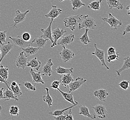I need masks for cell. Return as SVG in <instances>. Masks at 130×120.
<instances>
[{
    "label": "cell",
    "mask_w": 130,
    "mask_h": 120,
    "mask_svg": "<svg viewBox=\"0 0 130 120\" xmlns=\"http://www.w3.org/2000/svg\"><path fill=\"white\" fill-rule=\"evenodd\" d=\"M78 30L84 28L89 29H94L96 26L95 20L91 16L88 15H81L79 17Z\"/></svg>",
    "instance_id": "obj_1"
},
{
    "label": "cell",
    "mask_w": 130,
    "mask_h": 120,
    "mask_svg": "<svg viewBox=\"0 0 130 120\" xmlns=\"http://www.w3.org/2000/svg\"><path fill=\"white\" fill-rule=\"evenodd\" d=\"M79 17L78 15H71L66 18L63 20L65 27L69 28L72 31H74L78 24Z\"/></svg>",
    "instance_id": "obj_2"
},
{
    "label": "cell",
    "mask_w": 130,
    "mask_h": 120,
    "mask_svg": "<svg viewBox=\"0 0 130 120\" xmlns=\"http://www.w3.org/2000/svg\"><path fill=\"white\" fill-rule=\"evenodd\" d=\"M108 16L109 17L103 18H102V20L105 21L106 22L108 23L110 25L111 27L113 28L115 30H117V28L120 26L122 25V23L121 20H118L116 18L113 16L111 13H108Z\"/></svg>",
    "instance_id": "obj_3"
},
{
    "label": "cell",
    "mask_w": 130,
    "mask_h": 120,
    "mask_svg": "<svg viewBox=\"0 0 130 120\" xmlns=\"http://www.w3.org/2000/svg\"><path fill=\"white\" fill-rule=\"evenodd\" d=\"M63 50L60 52V58L64 63H68L74 57L75 54L72 50L65 47V46H62Z\"/></svg>",
    "instance_id": "obj_4"
},
{
    "label": "cell",
    "mask_w": 130,
    "mask_h": 120,
    "mask_svg": "<svg viewBox=\"0 0 130 120\" xmlns=\"http://www.w3.org/2000/svg\"><path fill=\"white\" fill-rule=\"evenodd\" d=\"M94 47L95 49V52L92 53L93 55H95L100 60L101 63V66H104L108 70H109L110 68L108 67L105 61V52L103 50H101L97 47V45L94 43Z\"/></svg>",
    "instance_id": "obj_5"
},
{
    "label": "cell",
    "mask_w": 130,
    "mask_h": 120,
    "mask_svg": "<svg viewBox=\"0 0 130 120\" xmlns=\"http://www.w3.org/2000/svg\"><path fill=\"white\" fill-rule=\"evenodd\" d=\"M9 38L12 40L13 43L15 45L20 47V49L21 48H25L28 46H31V42L25 41L23 40L21 36H18L14 38L12 37H9Z\"/></svg>",
    "instance_id": "obj_6"
},
{
    "label": "cell",
    "mask_w": 130,
    "mask_h": 120,
    "mask_svg": "<svg viewBox=\"0 0 130 120\" xmlns=\"http://www.w3.org/2000/svg\"><path fill=\"white\" fill-rule=\"evenodd\" d=\"M67 32L64 29H60L59 27L56 28L52 32V37L54 39V42L51 45V47H54L57 45V41L63 35Z\"/></svg>",
    "instance_id": "obj_7"
},
{
    "label": "cell",
    "mask_w": 130,
    "mask_h": 120,
    "mask_svg": "<svg viewBox=\"0 0 130 120\" xmlns=\"http://www.w3.org/2000/svg\"><path fill=\"white\" fill-rule=\"evenodd\" d=\"M97 116L101 119H105L107 117L108 112L104 105L102 104L95 105L92 107Z\"/></svg>",
    "instance_id": "obj_8"
},
{
    "label": "cell",
    "mask_w": 130,
    "mask_h": 120,
    "mask_svg": "<svg viewBox=\"0 0 130 120\" xmlns=\"http://www.w3.org/2000/svg\"><path fill=\"white\" fill-rule=\"evenodd\" d=\"M86 81V80L84 79L82 77H78L77 78L75 81H73L68 84L70 88L69 93H71V92H74L78 89L80 88L81 85H82L84 83H85Z\"/></svg>",
    "instance_id": "obj_9"
},
{
    "label": "cell",
    "mask_w": 130,
    "mask_h": 120,
    "mask_svg": "<svg viewBox=\"0 0 130 120\" xmlns=\"http://www.w3.org/2000/svg\"><path fill=\"white\" fill-rule=\"evenodd\" d=\"M30 11L28 10L24 13H21L20 10H17L15 12V16L13 19L14 25H13V27L17 28V25L19 23L22 22L25 20L26 15Z\"/></svg>",
    "instance_id": "obj_10"
},
{
    "label": "cell",
    "mask_w": 130,
    "mask_h": 120,
    "mask_svg": "<svg viewBox=\"0 0 130 120\" xmlns=\"http://www.w3.org/2000/svg\"><path fill=\"white\" fill-rule=\"evenodd\" d=\"M27 58L25 56L23 51L20 54L16 60V65L18 68H22L23 69L25 68L27 65Z\"/></svg>",
    "instance_id": "obj_11"
},
{
    "label": "cell",
    "mask_w": 130,
    "mask_h": 120,
    "mask_svg": "<svg viewBox=\"0 0 130 120\" xmlns=\"http://www.w3.org/2000/svg\"><path fill=\"white\" fill-rule=\"evenodd\" d=\"M62 12V10L57 8L55 5H52V9L47 14L45 15V17L47 18H50L51 20L53 21L54 19L58 17Z\"/></svg>",
    "instance_id": "obj_12"
},
{
    "label": "cell",
    "mask_w": 130,
    "mask_h": 120,
    "mask_svg": "<svg viewBox=\"0 0 130 120\" xmlns=\"http://www.w3.org/2000/svg\"><path fill=\"white\" fill-rule=\"evenodd\" d=\"M52 61V60L51 59H48L46 64L43 66L42 71L41 72V74L42 76H50L52 75L53 72L52 67L53 65Z\"/></svg>",
    "instance_id": "obj_13"
},
{
    "label": "cell",
    "mask_w": 130,
    "mask_h": 120,
    "mask_svg": "<svg viewBox=\"0 0 130 120\" xmlns=\"http://www.w3.org/2000/svg\"><path fill=\"white\" fill-rule=\"evenodd\" d=\"M48 40L49 39H48L43 38L42 36H41L39 38H35L34 40L31 42V46L34 47L39 48L41 49L45 46Z\"/></svg>",
    "instance_id": "obj_14"
},
{
    "label": "cell",
    "mask_w": 130,
    "mask_h": 120,
    "mask_svg": "<svg viewBox=\"0 0 130 120\" xmlns=\"http://www.w3.org/2000/svg\"><path fill=\"white\" fill-rule=\"evenodd\" d=\"M13 45L10 43V42H8V43L5 45H2L0 47L1 52V57L0 58V64L2 63L3 58L5 57V56L9 53L11 54L10 50L13 48Z\"/></svg>",
    "instance_id": "obj_15"
},
{
    "label": "cell",
    "mask_w": 130,
    "mask_h": 120,
    "mask_svg": "<svg viewBox=\"0 0 130 120\" xmlns=\"http://www.w3.org/2000/svg\"><path fill=\"white\" fill-rule=\"evenodd\" d=\"M60 38V41L57 43L58 45L66 46L68 44H72L75 38V36L73 34H70L64 37L62 36Z\"/></svg>",
    "instance_id": "obj_16"
},
{
    "label": "cell",
    "mask_w": 130,
    "mask_h": 120,
    "mask_svg": "<svg viewBox=\"0 0 130 120\" xmlns=\"http://www.w3.org/2000/svg\"><path fill=\"white\" fill-rule=\"evenodd\" d=\"M93 94L96 98H98L99 100L105 102H106L105 99H106L108 95H109V93L105 89H101L95 90L93 93Z\"/></svg>",
    "instance_id": "obj_17"
},
{
    "label": "cell",
    "mask_w": 130,
    "mask_h": 120,
    "mask_svg": "<svg viewBox=\"0 0 130 120\" xmlns=\"http://www.w3.org/2000/svg\"><path fill=\"white\" fill-rule=\"evenodd\" d=\"M60 77V83L65 87V88L69 83L74 81L73 76L71 73L62 74Z\"/></svg>",
    "instance_id": "obj_18"
},
{
    "label": "cell",
    "mask_w": 130,
    "mask_h": 120,
    "mask_svg": "<svg viewBox=\"0 0 130 120\" xmlns=\"http://www.w3.org/2000/svg\"><path fill=\"white\" fill-rule=\"evenodd\" d=\"M53 22V21L51 20L50 24L46 29H44L43 28L41 29V31L43 33V35H42V37H45V38L49 39V40H50L52 43L54 42V39H53L52 37V31H51V25Z\"/></svg>",
    "instance_id": "obj_19"
},
{
    "label": "cell",
    "mask_w": 130,
    "mask_h": 120,
    "mask_svg": "<svg viewBox=\"0 0 130 120\" xmlns=\"http://www.w3.org/2000/svg\"><path fill=\"white\" fill-rule=\"evenodd\" d=\"M57 90L59 91V92L61 93V94L62 95L63 97L65 99H66L68 102H69V103H71V104H72L73 105L76 106V105H78V102H77L76 101H74V99H73V93H65V92L62 91L61 90H60L59 88H58Z\"/></svg>",
    "instance_id": "obj_20"
},
{
    "label": "cell",
    "mask_w": 130,
    "mask_h": 120,
    "mask_svg": "<svg viewBox=\"0 0 130 120\" xmlns=\"http://www.w3.org/2000/svg\"><path fill=\"white\" fill-rule=\"evenodd\" d=\"M21 49L23 50L25 56L27 57L31 55H34L41 50L39 48L34 47L31 46L25 48H21Z\"/></svg>",
    "instance_id": "obj_21"
},
{
    "label": "cell",
    "mask_w": 130,
    "mask_h": 120,
    "mask_svg": "<svg viewBox=\"0 0 130 120\" xmlns=\"http://www.w3.org/2000/svg\"><path fill=\"white\" fill-rule=\"evenodd\" d=\"M78 108L79 109V112L78 113V114L82 115L92 119H95L96 118V116L95 115H92L90 114V113L89 112V108L85 105H79L78 106Z\"/></svg>",
    "instance_id": "obj_22"
},
{
    "label": "cell",
    "mask_w": 130,
    "mask_h": 120,
    "mask_svg": "<svg viewBox=\"0 0 130 120\" xmlns=\"http://www.w3.org/2000/svg\"><path fill=\"white\" fill-rule=\"evenodd\" d=\"M30 73L32 78V81L33 82L35 83H42L43 84H44V82L42 79V75L41 74V72L36 73L33 70V69L31 68L30 70Z\"/></svg>",
    "instance_id": "obj_23"
},
{
    "label": "cell",
    "mask_w": 130,
    "mask_h": 120,
    "mask_svg": "<svg viewBox=\"0 0 130 120\" xmlns=\"http://www.w3.org/2000/svg\"><path fill=\"white\" fill-rule=\"evenodd\" d=\"M124 61V63L122 67L119 68L118 70H115V72L117 73L118 76H120L121 73L125 69H128L130 68V56H127L126 57H125L123 59Z\"/></svg>",
    "instance_id": "obj_24"
},
{
    "label": "cell",
    "mask_w": 130,
    "mask_h": 120,
    "mask_svg": "<svg viewBox=\"0 0 130 120\" xmlns=\"http://www.w3.org/2000/svg\"><path fill=\"white\" fill-rule=\"evenodd\" d=\"M106 1L110 9L116 8L118 10H122L123 8V4L120 0H106Z\"/></svg>",
    "instance_id": "obj_25"
},
{
    "label": "cell",
    "mask_w": 130,
    "mask_h": 120,
    "mask_svg": "<svg viewBox=\"0 0 130 120\" xmlns=\"http://www.w3.org/2000/svg\"><path fill=\"white\" fill-rule=\"evenodd\" d=\"M41 63L40 62V61L38 60L37 58L34 57L31 59L29 62H27L26 66L28 67H30L32 69L38 71L41 67Z\"/></svg>",
    "instance_id": "obj_26"
},
{
    "label": "cell",
    "mask_w": 130,
    "mask_h": 120,
    "mask_svg": "<svg viewBox=\"0 0 130 120\" xmlns=\"http://www.w3.org/2000/svg\"><path fill=\"white\" fill-rule=\"evenodd\" d=\"M3 97H4L5 99L4 101H8L10 100V99H14L15 102L17 101H19V99L18 98H15L14 94L13 93V91L11 90V89H9L8 88H7L6 90L4 93H3Z\"/></svg>",
    "instance_id": "obj_27"
},
{
    "label": "cell",
    "mask_w": 130,
    "mask_h": 120,
    "mask_svg": "<svg viewBox=\"0 0 130 120\" xmlns=\"http://www.w3.org/2000/svg\"><path fill=\"white\" fill-rule=\"evenodd\" d=\"M44 89H45L47 93L46 95H44L43 96V100L44 102L47 103L48 107L51 108L52 105L53 100L52 98L50 96V94L49 89L47 87H44Z\"/></svg>",
    "instance_id": "obj_28"
},
{
    "label": "cell",
    "mask_w": 130,
    "mask_h": 120,
    "mask_svg": "<svg viewBox=\"0 0 130 120\" xmlns=\"http://www.w3.org/2000/svg\"><path fill=\"white\" fill-rule=\"evenodd\" d=\"M71 4L73 11H77L82 6H85V4L81 0H71Z\"/></svg>",
    "instance_id": "obj_29"
},
{
    "label": "cell",
    "mask_w": 130,
    "mask_h": 120,
    "mask_svg": "<svg viewBox=\"0 0 130 120\" xmlns=\"http://www.w3.org/2000/svg\"><path fill=\"white\" fill-rule=\"evenodd\" d=\"M85 33L81 37V38H78L81 43L84 44L85 45H88L89 43H90L92 40L89 38V36L88 35V32L89 31V29L87 28H85Z\"/></svg>",
    "instance_id": "obj_30"
},
{
    "label": "cell",
    "mask_w": 130,
    "mask_h": 120,
    "mask_svg": "<svg viewBox=\"0 0 130 120\" xmlns=\"http://www.w3.org/2000/svg\"><path fill=\"white\" fill-rule=\"evenodd\" d=\"M55 71L56 73L60 74H65V73H73V68H64L60 66L56 68Z\"/></svg>",
    "instance_id": "obj_31"
},
{
    "label": "cell",
    "mask_w": 130,
    "mask_h": 120,
    "mask_svg": "<svg viewBox=\"0 0 130 120\" xmlns=\"http://www.w3.org/2000/svg\"><path fill=\"white\" fill-rule=\"evenodd\" d=\"M21 85L18 84L15 86L11 85V89L13 91L15 98H18L22 94V93L20 89V86Z\"/></svg>",
    "instance_id": "obj_32"
},
{
    "label": "cell",
    "mask_w": 130,
    "mask_h": 120,
    "mask_svg": "<svg viewBox=\"0 0 130 120\" xmlns=\"http://www.w3.org/2000/svg\"><path fill=\"white\" fill-rule=\"evenodd\" d=\"M102 1V0H98L91 2L88 6V8L94 10H99L100 8V4Z\"/></svg>",
    "instance_id": "obj_33"
},
{
    "label": "cell",
    "mask_w": 130,
    "mask_h": 120,
    "mask_svg": "<svg viewBox=\"0 0 130 120\" xmlns=\"http://www.w3.org/2000/svg\"><path fill=\"white\" fill-rule=\"evenodd\" d=\"M74 106H75V105H73L72 106L62 110H56L53 112H48V114L50 115H53V116H58V115H66L65 112L66 110H69L70 109H72Z\"/></svg>",
    "instance_id": "obj_34"
},
{
    "label": "cell",
    "mask_w": 130,
    "mask_h": 120,
    "mask_svg": "<svg viewBox=\"0 0 130 120\" xmlns=\"http://www.w3.org/2000/svg\"><path fill=\"white\" fill-rule=\"evenodd\" d=\"M0 75L5 80H7L8 77V68L7 66L4 68L3 65H0Z\"/></svg>",
    "instance_id": "obj_35"
},
{
    "label": "cell",
    "mask_w": 130,
    "mask_h": 120,
    "mask_svg": "<svg viewBox=\"0 0 130 120\" xmlns=\"http://www.w3.org/2000/svg\"><path fill=\"white\" fill-rule=\"evenodd\" d=\"M19 108L17 106L12 105L10 107L9 113L12 116H13V115H16L18 116V115H19Z\"/></svg>",
    "instance_id": "obj_36"
},
{
    "label": "cell",
    "mask_w": 130,
    "mask_h": 120,
    "mask_svg": "<svg viewBox=\"0 0 130 120\" xmlns=\"http://www.w3.org/2000/svg\"><path fill=\"white\" fill-rule=\"evenodd\" d=\"M119 56H120V53L118 52H117V53L115 54L108 55L107 59L108 63H111L115 60H119Z\"/></svg>",
    "instance_id": "obj_37"
},
{
    "label": "cell",
    "mask_w": 130,
    "mask_h": 120,
    "mask_svg": "<svg viewBox=\"0 0 130 120\" xmlns=\"http://www.w3.org/2000/svg\"><path fill=\"white\" fill-rule=\"evenodd\" d=\"M23 85L27 89V91H32L33 92H35L36 90V85H33L30 82L26 81L25 82H23Z\"/></svg>",
    "instance_id": "obj_38"
},
{
    "label": "cell",
    "mask_w": 130,
    "mask_h": 120,
    "mask_svg": "<svg viewBox=\"0 0 130 120\" xmlns=\"http://www.w3.org/2000/svg\"><path fill=\"white\" fill-rule=\"evenodd\" d=\"M129 83L130 82L127 80H122L118 84V85L123 90H126L129 88Z\"/></svg>",
    "instance_id": "obj_39"
},
{
    "label": "cell",
    "mask_w": 130,
    "mask_h": 120,
    "mask_svg": "<svg viewBox=\"0 0 130 120\" xmlns=\"http://www.w3.org/2000/svg\"><path fill=\"white\" fill-rule=\"evenodd\" d=\"M7 31L5 30L3 32H0V44L3 45V43L6 42V39L7 38Z\"/></svg>",
    "instance_id": "obj_40"
},
{
    "label": "cell",
    "mask_w": 130,
    "mask_h": 120,
    "mask_svg": "<svg viewBox=\"0 0 130 120\" xmlns=\"http://www.w3.org/2000/svg\"><path fill=\"white\" fill-rule=\"evenodd\" d=\"M60 81L59 80H55L51 84L50 87L54 89L56 91L57 90V89L59 88V86L60 85Z\"/></svg>",
    "instance_id": "obj_41"
},
{
    "label": "cell",
    "mask_w": 130,
    "mask_h": 120,
    "mask_svg": "<svg viewBox=\"0 0 130 120\" xmlns=\"http://www.w3.org/2000/svg\"><path fill=\"white\" fill-rule=\"evenodd\" d=\"M22 38L25 41H29L31 38V35L29 33H24L22 35Z\"/></svg>",
    "instance_id": "obj_42"
},
{
    "label": "cell",
    "mask_w": 130,
    "mask_h": 120,
    "mask_svg": "<svg viewBox=\"0 0 130 120\" xmlns=\"http://www.w3.org/2000/svg\"><path fill=\"white\" fill-rule=\"evenodd\" d=\"M69 113L68 114H66V117H65V120H73V115H72V110L71 109H69Z\"/></svg>",
    "instance_id": "obj_43"
},
{
    "label": "cell",
    "mask_w": 130,
    "mask_h": 120,
    "mask_svg": "<svg viewBox=\"0 0 130 120\" xmlns=\"http://www.w3.org/2000/svg\"><path fill=\"white\" fill-rule=\"evenodd\" d=\"M0 82L3 83H4L7 86V87L8 88V89H11V88L9 87V86L8 85V84L9 83V82H8V81L7 80H5L3 77H2L1 75H0Z\"/></svg>",
    "instance_id": "obj_44"
},
{
    "label": "cell",
    "mask_w": 130,
    "mask_h": 120,
    "mask_svg": "<svg viewBox=\"0 0 130 120\" xmlns=\"http://www.w3.org/2000/svg\"><path fill=\"white\" fill-rule=\"evenodd\" d=\"M116 53H117V52L116 51L115 48L111 47L109 48L108 50V55H112V54H116Z\"/></svg>",
    "instance_id": "obj_45"
},
{
    "label": "cell",
    "mask_w": 130,
    "mask_h": 120,
    "mask_svg": "<svg viewBox=\"0 0 130 120\" xmlns=\"http://www.w3.org/2000/svg\"><path fill=\"white\" fill-rule=\"evenodd\" d=\"M66 115H61L55 116L54 119L55 120H65Z\"/></svg>",
    "instance_id": "obj_46"
},
{
    "label": "cell",
    "mask_w": 130,
    "mask_h": 120,
    "mask_svg": "<svg viewBox=\"0 0 130 120\" xmlns=\"http://www.w3.org/2000/svg\"><path fill=\"white\" fill-rule=\"evenodd\" d=\"M130 24H128L127 25L125 26V29L124 31L123 32V35L125 36L127 33H130Z\"/></svg>",
    "instance_id": "obj_47"
},
{
    "label": "cell",
    "mask_w": 130,
    "mask_h": 120,
    "mask_svg": "<svg viewBox=\"0 0 130 120\" xmlns=\"http://www.w3.org/2000/svg\"><path fill=\"white\" fill-rule=\"evenodd\" d=\"M3 90H4V88L3 87L0 88V100L3 99L4 98V97H3Z\"/></svg>",
    "instance_id": "obj_48"
},
{
    "label": "cell",
    "mask_w": 130,
    "mask_h": 120,
    "mask_svg": "<svg viewBox=\"0 0 130 120\" xmlns=\"http://www.w3.org/2000/svg\"><path fill=\"white\" fill-rule=\"evenodd\" d=\"M126 9L127 10V14L128 15L130 14V5H128L127 7L126 8Z\"/></svg>",
    "instance_id": "obj_49"
},
{
    "label": "cell",
    "mask_w": 130,
    "mask_h": 120,
    "mask_svg": "<svg viewBox=\"0 0 130 120\" xmlns=\"http://www.w3.org/2000/svg\"><path fill=\"white\" fill-rule=\"evenodd\" d=\"M18 83L16 81H13V82L11 83V85L13 86H15L17 85Z\"/></svg>",
    "instance_id": "obj_50"
},
{
    "label": "cell",
    "mask_w": 130,
    "mask_h": 120,
    "mask_svg": "<svg viewBox=\"0 0 130 120\" xmlns=\"http://www.w3.org/2000/svg\"><path fill=\"white\" fill-rule=\"evenodd\" d=\"M2 110V107L1 106V105H0V117L1 116V110Z\"/></svg>",
    "instance_id": "obj_51"
},
{
    "label": "cell",
    "mask_w": 130,
    "mask_h": 120,
    "mask_svg": "<svg viewBox=\"0 0 130 120\" xmlns=\"http://www.w3.org/2000/svg\"><path fill=\"white\" fill-rule=\"evenodd\" d=\"M59 2H60V3H62L63 1H65V0H59ZM70 1H71V0H70Z\"/></svg>",
    "instance_id": "obj_52"
},
{
    "label": "cell",
    "mask_w": 130,
    "mask_h": 120,
    "mask_svg": "<svg viewBox=\"0 0 130 120\" xmlns=\"http://www.w3.org/2000/svg\"><path fill=\"white\" fill-rule=\"evenodd\" d=\"M1 55V50H0V55Z\"/></svg>",
    "instance_id": "obj_53"
}]
</instances>
